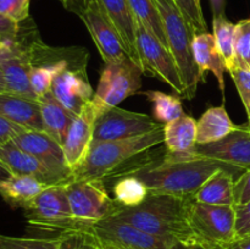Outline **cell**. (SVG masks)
Returning <instances> with one entry per match:
<instances>
[{
    "label": "cell",
    "instance_id": "d6986e66",
    "mask_svg": "<svg viewBox=\"0 0 250 249\" xmlns=\"http://www.w3.org/2000/svg\"><path fill=\"white\" fill-rule=\"evenodd\" d=\"M0 116L33 131H44L38 100L12 93H0Z\"/></svg>",
    "mask_w": 250,
    "mask_h": 249
},
{
    "label": "cell",
    "instance_id": "74e56055",
    "mask_svg": "<svg viewBox=\"0 0 250 249\" xmlns=\"http://www.w3.org/2000/svg\"><path fill=\"white\" fill-rule=\"evenodd\" d=\"M234 205L246 204L250 200V170L244 171L236 181L233 188Z\"/></svg>",
    "mask_w": 250,
    "mask_h": 249
},
{
    "label": "cell",
    "instance_id": "7bdbcfd3",
    "mask_svg": "<svg viewBox=\"0 0 250 249\" xmlns=\"http://www.w3.org/2000/svg\"><path fill=\"white\" fill-rule=\"evenodd\" d=\"M210 6L212 11V19L214 17L225 16V9H226V0H209Z\"/></svg>",
    "mask_w": 250,
    "mask_h": 249
},
{
    "label": "cell",
    "instance_id": "f6af8a7d",
    "mask_svg": "<svg viewBox=\"0 0 250 249\" xmlns=\"http://www.w3.org/2000/svg\"><path fill=\"white\" fill-rule=\"evenodd\" d=\"M0 93H9V89H7L6 81H5L4 73L0 70Z\"/></svg>",
    "mask_w": 250,
    "mask_h": 249
},
{
    "label": "cell",
    "instance_id": "8d00e7d4",
    "mask_svg": "<svg viewBox=\"0 0 250 249\" xmlns=\"http://www.w3.org/2000/svg\"><path fill=\"white\" fill-rule=\"evenodd\" d=\"M236 209V237L250 236V200L234 205Z\"/></svg>",
    "mask_w": 250,
    "mask_h": 249
},
{
    "label": "cell",
    "instance_id": "8fae6325",
    "mask_svg": "<svg viewBox=\"0 0 250 249\" xmlns=\"http://www.w3.org/2000/svg\"><path fill=\"white\" fill-rule=\"evenodd\" d=\"M161 124L146 114L129 111L119 106L105 110L95 122L93 142L116 141L143 136ZM92 142V143H93Z\"/></svg>",
    "mask_w": 250,
    "mask_h": 249
},
{
    "label": "cell",
    "instance_id": "7a4b0ae2",
    "mask_svg": "<svg viewBox=\"0 0 250 249\" xmlns=\"http://www.w3.org/2000/svg\"><path fill=\"white\" fill-rule=\"evenodd\" d=\"M193 198L167 194H149L133 208L117 207L112 219L127 222L137 228L189 246H200L190 226Z\"/></svg>",
    "mask_w": 250,
    "mask_h": 249
},
{
    "label": "cell",
    "instance_id": "ac0fdd59",
    "mask_svg": "<svg viewBox=\"0 0 250 249\" xmlns=\"http://www.w3.org/2000/svg\"><path fill=\"white\" fill-rule=\"evenodd\" d=\"M12 142L22 150L36 156L50 167L73 175V171L66 164L63 146L46 132L24 129L17 134Z\"/></svg>",
    "mask_w": 250,
    "mask_h": 249
},
{
    "label": "cell",
    "instance_id": "836d02e7",
    "mask_svg": "<svg viewBox=\"0 0 250 249\" xmlns=\"http://www.w3.org/2000/svg\"><path fill=\"white\" fill-rule=\"evenodd\" d=\"M173 1L176 2L195 34L207 32V22L203 15L200 0H173Z\"/></svg>",
    "mask_w": 250,
    "mask_h": 249
},
{
    "label": "cell",
    "instance_id": "f907efd6",
    "mask_svg": "<svg viewBox=\"0 0 250 249\" xmlns=\"http://www.w3.org/2000/svg\"><path fill=\"white\" fill-rule=\"evenodd\" d=\"M249 70H250V66H249Z\"/></svg>",
    "mask_w": 250,
    "mask_h": 249
},
{
    "label": "cell",
    "instance_id": "d4e9b609",
    "mask_svg": "<svg viewBox=\"0 0 250 249\" xmlns=\"http://www.w3.org/2000/svg\"><path fill=\"white\" fill-rule=\"evenodd\" d=\"M234 175L221 170L212 175L193 195V200L211 205H234Z\"/></svg>",
    "mask_w": 250,
    "mask_h": 249
},
{
    "label": "cell",
    "instance_id": "8992f818",
    "mask_svg": "<svg viewBox=\"0 0 250 249\" xmlns=\"http://www.w3.org/2000/svg\"><path fill=\"white\" fill-rule=\"evenodd\" d=\"M190 226L204 249H219L236 238L234 205H211L193 200Z\"/></svg>",
    "mask_w": 250,
    "mask_h": 249
},
{
    "label": "cell",
    "instance_id": "7c38bea8",
    "mask_svg": "<svg viewBox=\"0 0 250 249\" xmlns=\"http://www.w3.org/2000/svg\"><path fill=\"white\" fill-rule=\"evenodd\" d=\"M80 17L89 31L105 63L117 62L128 56L116 27L98 0H87V5Z\"/></svg>",
    "mask_w": 250,
    "mask_h": 249
},
{
    "label": "cell",
    "instance_id": "f1b7e54d",
    "mask_svg": "<svg viewBox=\"0 0 250 249\" xmlns=\"http://www.w3.org/2000/svg\"><path fill=\"white\" fill-rule=\"evenodd\" d=\"M134 19L146 26L161 43L168 48L160 15L154 0H127Z\"/></svg>",
    "mask_w": 250,
    "mask_h": 249
},
{
    "label": "cell",
    "instance_id": "1f68e13d",
    "mask_svg": "<svg viewBox=\"0 0 250 249\" xmlns=\"http://www.w3.org/2000/svg\"><path fill=\"white\" fill-rule=\"evenodd\" d=\"M236 66L247 68L250 66V19L241 20L236 24Z\"/></svg>",
    "mask_w": 250,
    "mask_h": 249
},
{
    "label": "cell",
    "instance_id": "2e32d148",
    "mask_svg": "<svg viewBox=\"0 0 250 249\" xmlns=\"http://www.w3.org/2000/svg\"><path fill=\"white\" fill-rule=\"evenodd\" d=\"M50 92L71 112L80 114L84 105L94 97L88 80L87 65L70 66L61 71L54 78Z\"/></svg>",
    "mask_w": 250,
    "mask_h": 249
},
{
    "label": "cell",
    "instance_id": "3957f363",
    "mask_svg": "<svg viewBox=\"0 0 250 249\" xmlns=\"http://www.w3.org/2000/svg\"><path fill=\"white\" fill-rule=\"evenodd\" d=\"M164 143V124L150 133L116 141L93 142L73 180H104L129 159Z\"/></svg>",
    "mask_w": 250,
    "mask_h": 249
},
{
    "label": "cell",
    "instance_id": "d590c367",
    "mask_svg": "<svg viewBox=\"0 0 250 249\" xmlns=\"http://www.w3.org/2000/svg\"><path fill=\"white\" fill-rule=\"evenodd\" d=\"M31 0H0V15L21 23L29 19Z\"/></svg>",
    "mask_w": 250,
    "mask_h": 249
},
{
    "label": "cell",
    "instance_id": "603a6c76",
    "mask_svg": "<svg viewBox=\"0 0 250 249\" xmlns=\"http://www.w3.org/2000/svg\"><path fill=\"white\" fill-rule=\"evenodd\" d=\"M164 143L166 151L173 154L189 153L197 145V120L182 115L164 124Z\"/></svg>",
    "mask_w": 250,
    "mask_h": 249
},
{
    "label": "cell",
    "instance_id": "4316f807",
    "mask_svg": "<svg viewBox=\"0 0 250 249\" xmlns=\"http://www.w3.org/2000/svg\"><path fill=\"white\" fill-rule=\"evenodd\" d=\"M114 199L120 207L133 208L142 204L150 193L139 178L132 175H121L112 187Z\"/></svg>",
    "mask_w": 250,
    "mask_h": 249
},
{
    "label": "cell",
    "instance_id": "681fc988",
    "mask_svg": "<svg viewBox=\"0 0 250 249\" xmlns=\"http://www.w3.org/2000/svg\"><path fill=\"white\" fill-rule=\"evenodd\" d=\"M194 249H204V248H203V247H195Z\"/></svg>",
    "mask_w": 250,
    "mask_h": 249
},
{
    "label": "cell",
    "instance_id": "c3c4849f",
    "mask_svg": "<svg viewBox=\"0 0 250 249\" xmlns=\"http://www.w3.org/2000/svg\"><path fill=\"white\" fill-rule=\"evenodd\" d=\"M247 126H248L250 128V120H248V122H247Z\"/></svg>",
    "mask_w": 250,
    "mask_h": 249
},
{
    "label": "cell",
    "instance_id": "7dc6e473",
    "mask_svg": "<svg viewBox=\"0 0 250 249\" xmlns=\"http://www.w3.org/2000/svg\"><path fill=\"white\" fill-rule=\"evenodd\" d=\"M106 249H120V248H116V247H110V246H104Z\"/></svg>",
    "mask_w": 250,
    "mask_h": 249
},
{
    "label": "cell",
    "instance_id": "60d3db41",
    "mask_svg": "<svg viewBox=\"0 0 250 249\" xmlns=\"http://www.w3.org/2000/svg\"><path fill=\"white\" fill-rule=\"evenodd\" d=\"M219 249H250V236L236 237L233 241L220 247Z\"/></svg>",
    "mask_w": 250,
    "mask_h": 249
},
{
    "label": "cell",
    "instance_id": "e0dca14e",
    "mask_svg": "<svg viewBox=\"0 0 250 249\" xmlns=\"http://www.w3.org/2000/svg\"><path fill=\"white\" fill-rule=\"evenodd\" d=\"M100 115L102 111L92 99L73 119L63 144L66 164L72 171L82 163L89 150L94 137L95 122Z\"/></svg>",
    "mask_w": 250,
    "mask_h": 249
},
{
    "label": "cell",
    "instance_id": "30bf717a",
    "mask_svg": "<svg viewBox=\"0 0 250 249\" xmlns=\"http://www.w3.org/2000/svg\"><path fill=\"white\" fill-rule=\"evenodd\" d=\"M66 190L73 217L84 224L107 219L119 207L107 194L102 180H73L66 185Z\"/></svg>",
    "mask_w": 250,
    "mask_h": 249
},
{
    "label": "cell",
    "instance_id": "277c9868",
    "mask_svg": "<svg viewBox=\"0 0 250 249\" xmlns=\"http://www.w3.org/2000/svg\"><path fill=\"white\" fill-rule=\"evenodd\" d=\"M154 2L160 15L168 49L180 70L185 89L183 98L190 100L197 94L198 84L202 81L192 53V42L195 33L173 0H154Z\"/></svg>",
    "mask_w": 250,
    "mask_h": 249
},
{
    "label": "cell",
    "instance_id": "ba28073f",
    "mask_svg": "<svg viewBox=\"0 0 250 249\" xmlns=\"http://www.w3.org/2000/svg\"><path fill=\"white\" fill-rule=\"evenodd\" d=\"M142 68L128 56L117 62L105 63L93 97L102 114L138 92L142 87Z\"/></svg>",
    "mask_w": 250,
    "mask_h": 249
},
{
    "label": "cell",
    "instance_id": "9a60e30c",
    "mask_svg": "<svg viewBox=\"0 0 250 249\" xmlns=\"http://www.w3.org/2000/svg\"><path fill=\"white\" fill-rule=\"evenodd\" d=\"M189 154L219 160L243 172L248 171L250 170V128L247 124L236 126L224 139L204 145L197 144Z\"/></svg>",
    "mask_w": 250,
    "mask_h": 249
},
{
    "label": "cell",
    "instance_id": "44dd1931",
    "mask_svg": "<svg viewBox=\"0 0 250 249\" xmlns=\"http://www.w3.org/2000/svg\"><path fill=\"white\" fill-rule=\"evenodd\" d=\"M192 53L195 63L199 68L202 81H204L205 73L210 71L216 77L220 90L225 93L224 73L225 71H227V67L217 49L214 34L208 32L195 34L192 42Z\"/></svg>",
    "mask_w": 250,
    "mask_h": 249
},
{
    "label": "cell",
    "instance_id": "4dcf8cb0",
    "mask_svg": "<svg viewBox=\"0 0 250 249\" xmlns=\"http://www.w3.org/2000/svg\"><path fill=\"white\" fill-rule=\"evenodd\" d=\"M59 237H10L0 234V249H56Z\"/></svg>",
    "mask_w": 250,
    "mask_h": 249
},
{
    "label": "cell",
    "instance_id": "e575fe53",
    "mask_svg": "<svg viewBox=\"0 0 250 249\" xmlns=\"http://www.w3.org/2000/svg\"><path fill=\"white\" fill-rule=\"evenodd\" d=\"M236 84L238 94L246 109L247 116L250 120V70L241 67H233L229 71Z\"/></svg>",
    "mask_w": 250,
    "mask_h": 249
},
{
    "label": "cell",
    "instance_id": "ab89813d",
    "mask_svg": "<svg viewBox=\"0 0 250 249\" xmlns=\"http://www.w3.org/2000/svg\"><path fill=\"white\" fill-rule=\"evenodd\" d=\"M21 24L12 21L9 17L0 15V36L6 39H15L20 32Z\"/></svg>",
    "mask_w": 250,
    "mask_h": 249
},
{
    "label": "cell",
    "instance_id": "ee69618b",
    "mask_svg": "<svg viewBox=\"0 0 250 249\" xmlns=\"http://www.w3.org/2000/svg\"><path fill=\"white\" fill-rule=\"evenodd\" d=\"M11 176H12V173L10 172L9 168H7L6 166L2 165V164L0 163V181L7 180V178H10Z\"/></svg>",
    "mask_w": 250,
    "mask_h": 249
},
{
    "label": "cell",
    "instance_id": "f35d334b",
    "mask_svg": "<svg viewBox=\"0 0 250 249\" xmlns=\"http://www.w3.org/2000/svg\"><path fill=\"white\" fill-rule=\"evenodd\" d=\"M24 129H26L24 127L20 126V124H15V122L0 116V144H4L12 141L17 134L23 132Z\"/></svg>",
    "mask_w": 250,
    "mask_h": 249
},
{
    "label": "cell",
    "instance_id": "b9f144b4",
    "mask_svg": "<svg viewBox=\"0 0 250 249\" xmlns=\"http://www.w3.org/2000/svg\"><path fill=\"white\" fill-rule=\"evenodd\" d=\"M63 7L71 12H75L80 16L87 5V0H60Z\"/></svg>",
    "mask_w": 250,
    "mask_h": 249
},
{
    "label": "cell",
    "instance_id": "cb8c5ba5",
    "mask_svg": "<svg viewBox=\"0 0 250 249\" xmlns=\"http://www.w3.org/2000/svg\"><path fill=\"white\" fill-rule=\"evenodd\" d=\"M236 126L225 106L210 107L197 121V144L204 145L221 141L229 136Z\"/></svg>",
    "mask_w": 250,
    "mask_h": 249
},
{
    "label": "cell",
    "instance_id": "f546056e",
    "mask_svg": "<svg viewBox=\"0 0 250 249\" xmlns=\"http://www.w3.org/2000/svg\"><path fill=\"white\" fill-rule=\"evenodd\" d=\"M143 95L153 104V115L158 121L167 124L185 115L182 103L178 97L166 94L160 90H146L143 92Z\"/></svg>",
    "mask_w": 250,
    "mask_h": 249
},
{
    "label": "cell",
    "instance_id": "bcb514c9",
    "mask_svg": "<svg viewBox=\"0 0 250 249\" xmlns=\"http://www.w3.org/2000/svg\"><path fill=\"white\" fill-rule=\"evenodd\" d=\"M7 41H11V39H6V38H4V37L0 36V45H1V44H4V43H6Z\"/></svg>",
    "mask_w": 250,
    "mask_h": 249
},
{
    "label": "cell",
    "instance_id": "52a82bcc",
    "mask_svg": "<svg viewBox=\"0 0 250 249\" xmlns=\"http://www.w3.org/2000/svg\"><path fill=\"white\" fill-rule=\"evenodd\" d=\"M88 231L94 233L104 246L120 249H194L198 247L148 233L112 217L94 222Z\"/></svg>",
    "mask_w": 250,
    "mask_h": 249
},
{
    "label": "cell",
    "instance_id": "484cf974",
    "mask_svg": "<svg viewBox=\"0 0 250 249\" xmlns=\"http://www.w3.org/2000/svg\"><path fill=\"white\" fill-rule=\"evenodd\" d=\"M46 187L49 186L32 176L12 175L7 180L0 181V195L14 208H22Z\"/></svg>",
    "mask_w": 250,
    "mask_h": 249
},
{
    "label": "cell",
    "instance_id": "83f0119b",
    "mask_svg": "<svg viewBox=\"0 0 250 249\" xmlns=\"http://www.w3.org/2000/svg\"><path fill=\"white\" fill-rule=\"evenodd\" d=\"M212 28L217 49L226 63L227 71L232 70L236 66V24L229 21L226 16H220L212 19Z\"/></svg>",
    "mask_w": 250,
    "mask_h": 249
},
{
    "label": "cell",
    "instance_id": "6da1fadb",
    "mask_svg": "<svg viewBox=\"0 0 250 249\" xmlns=\"http://www.w3.org/2000/svg\"><path fill=\"white\" fill-rule=\"evenodd\" d=\"M221 170L243 173L239 168L214 159L166 151L163 158L146 161L122 175L136 176L148 187L150 194L193 198L212 175Z\"/></svg>",
    "mask_w": 250,
    "mask_h": 249
},
{
    "label": "cell",
    "instance_id": "7402d4cb",
    "mask_svg": "<svg viewBox=\"0 0 250 249\" xmlns=\"http://www.w3.org/2000/svg\"><path fill=\"white\" fill-rule=\"evenodd\" d=\"M41 107L42 120H43L44 132L53 137L58 143L63 146L67 137L68 129L72 124L76 115L63 106L49 90L44 95L38 98Z\"/></svg>",
    "mask_w": 250,
    "mask_h": 249
},
{
    "label": "cell",
    "instance_id": "ffe728a7",
    "mask_svg": "<svg viewBox=\"0 0 250 249\" xmlns=\"http://www.w3.org/2000/svg\"><path fill=\"white\" fill-rule=\"evenodd\" d=\"M98 1L100 2L104 11L116 27L127 55L141 67V61H139L138 51H137V21L129 9L127 0H98Z\"/></svg>",
    "mask_w": 250,
    "mask_h": 249
},
{
    "label": "cell",
    "instance_id": "5bb4252c",
    "mask_svg": "<svg viewBox=\"0 0 250 249\" xmlns=\"http://www.w3.org/2000/svg\"><path fill=\"white\" fill-rule=\"evenodd\" d=\"M0 163L6 166L12 175L32 176L48 186L68 185L73 181L72 173L50 167L36 156L22 150L12 141L0 144Z\"/></svg>",
    "mask_w": 250,
    "mask_h": 249
},
{
    "label": "cell",
    "instance_id": "4fadbf2b",
    "mask_svg": "<svg viewBox=\"0 0 250 249\" xmlns=\"http://www.w3.org/2000/svg\"><path fill=\"white\" fill-rule=\"evenodd\" d=\"M0 70L4 73L9 93L38 100L29 83L31 56L21 29L16 38L0 45Z\"/></svg>",
    "mask_w": 250,
    "mask_h": 249
},
{
    "label": "cell",
    "instance_id": "d6a6232c",
    "mask_svg": "<svg viewBox=\"0 0 250 249\" xmlns=\"http://www.w3.org/2000/svg\"><path fill=\"white\" fill-rule=\"evenodd\" d=\"M100 241L90 231H67L59 236L56 249H98Z\"/></svg>",
    "mask_w": 250,
    "mask_h": 249
},
{
    "label": "cell",
    "instance_id": "5b68a950",
    "mask_svg": "<svg viewBox=\"0 0 250 249\" xmlns=\"http://www.w3.org/2000/svg\"><path fill=\"white\" fill-rule=\"evenodd\" d=\"M22 209L29 228L34 233H43L39 237H51L53 233L59 237L67 231H88L90 226L73 217L66 185L49 186Z\"/></svg>",
    "mask_w": 250,
    "mask_h": 249
},
{
    "label": "cell",
    "instance_id": "9c48e42d",
    "mask_svg": "<svg viewBox=\"0 0 250 249\" xmlns=\"http://www.w3.org/2000/svg\"><path fill=\"white\" fill-rule=\"evenodd\" d=\"M137 21V20H136ZM137 51L143 73L154 76L170 85L175 93L183 97L182 78L177 62L170 49L164 45L146 26L137 21Z\"/></svg>",
    "mask_w": 250,
    "mask_h": 249
}]
</instances>
